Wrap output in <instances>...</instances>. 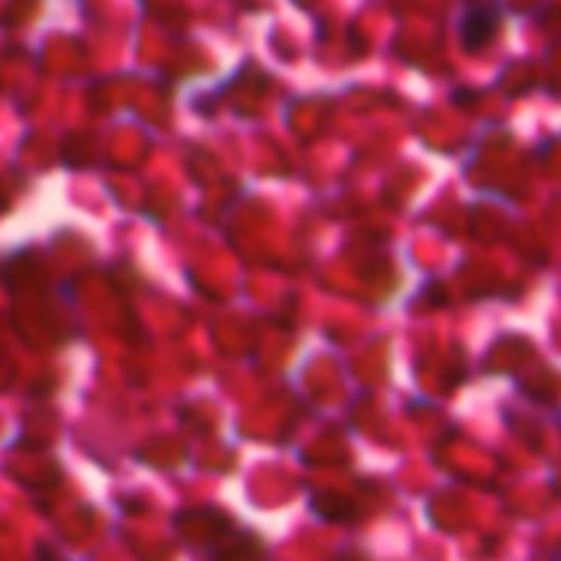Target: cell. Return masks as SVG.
Instances as JSON below:
<instances>
[{
    "mask_svg": "<svg viewBox=\"0 0 561 561\" xmlns=\"http://www.w3.org/2000/svg\"><path fill=\"white\" fill-rule=\"evenodd\" d=\"M503 7H490V3H467L460 10V43L467 53H477L483 49L486 43L496 39L500 26H503Z\"/></svg>",
    "mask_w": 561,
    "mask_h": 561,
    "instance_id": "obj_1",
    "label": "cell"
}]
</instances>
